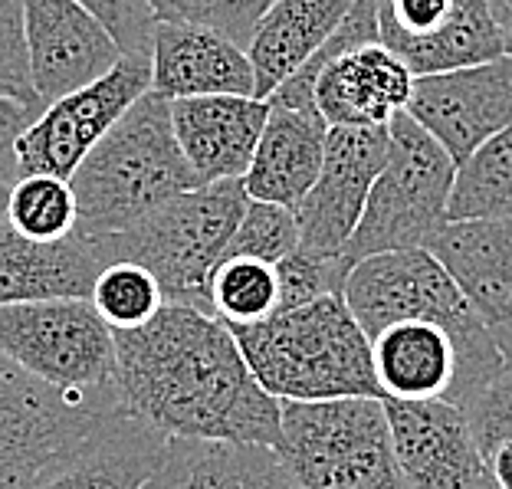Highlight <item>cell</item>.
Masks as SVG:
<instances>
[{"mask_svg":"<svg viewBox=\"0 0 512 489\" xmlns=\"http://www.w3.org/2000/svg\"><path fill=\"white\" fill-rule=\"evenodd\" d=\"M125 411L168 440L276 447L279 407L224 319L168 302L142 329L115 332Z\"/></svg>","mask_w":512,"mask_h":489,"instance_id":"cell-1","label":"cell"},{"mask_svg":"<svg viewBox=\"0 0 512 489\" xmlns=\"http://www.w3.org/2000/svg\"><path fill=\"white\" fill-rule=\"evenodd\" d=\"M256 381L279 401L381 398L371 339L345 293L250 325H230Z\"/></svg>","mask_w":512,"mask_h":489,"instance_id":"cell-2","label":"cell"},{"mask_svg":"<svg viewBox=\"0 0 512 489\" xmlns=\"http://www.w3.org/2000/svg\"><path fill=\"white\" fill-rule=\"evenodd\" d=\"M345 302L368 339L394 322H434L447 329L460 352L457 407H467L506 368L490 325L447 266L424 247L358 260L345 279Z\"/></svg>","mask_w":512,"mask_h":489,"instance_id":"cell-3","label":"cell"},{"mask_svg":"<svg viewBox=\"0 0 512 489\" xmlns=\"http://www.w3.org/2000/svg\"><path fill=\"white\" fill-rule=\"evenodd\" d=\"M76 234H119L148 217L174 194L197 188L171 125V102L148 89L142 99L92 145L73 171Z\"/></svg>","mask_w":512,"mask_h":489,"instance_id":"cell-4","label":"cell"},{"mask_svg":"<svg viewBox=\"0 0 512 489\" xmlns=\"http://www.w3.org/2000/svg\"><path fill=\"white\" fill-rule=\"evenodd\" d=\"M247 184L217 181L174 194L148 217L119 234L86 237L102 266L112 260L142 263L158 276L168 302L211 312V276L247 211Z\"/></svg>","mask_w":512,"mask_h":489,"instance_id":"cell-5","label":"cell"},{"mask_svg":"<svg viewBox=\"0 0 512 489\" xmlns=\"http://www.w3.org/2000/svg\"><path fill=\"white\" fill-rule=\"evenodd\" d=\"M273 453L302 489H411L384 398L283 401Z\"/></svg>","mask_w":512,"mask_h":489,"instance_id":"cell-6","label":"cell"},{"mask_svg":"<svg viewBox=\"0 0 512 489\" xmlns=\"http://www.w3.org/2000/svg\"><path fill=\"white\" fill-rule=\"evenodd\" d=\"M388 132V161L371 184L362 220L342 250L348 263L391 250H430L450 224L447 204L457 161L407 109L388 122Z\"/></svg>","mask_w":512,"mask_h":489,"instance_id":"cell-7","label":"cell"},{"mask_svg":"<svg viewBox=\"0 0 512 489\" xmlns=\"http://www.w3.org/2000/svg\"><path fill=\"white\" fill-rule=\"evenodd\" d=\"M0 348L66 394L122 398L119 348L89 299H40L0 306Z\"/></svg>","mask_w":512,"mask_h":489,"instance_id":"cell-8","label":"cell"},{"mask_svg":"<svg viewBox=\"0 0 512 489\" xmlns=\"http://www.w3.org/2000/svg\"><path fill=\"white\" fill-rule=\"evenodd\" d=\"M115 407L122 398L66 394L33 378L0 348V489H20Z\"/></svg>","mask_w":512,"mask_h":489,"instance_id":"cell-9","label":"cell"},{"mask_svg":"<svg viewBox=\"0 0 512 489\" xmlns=\"http://www.w3.org/2000/svg\"><path fill=\"white\" fill-rule=\"evenodd\" d=\"M151 89V56L125 53L96 83L50 102L23 132L20 174L73 178L92 145Z\"/></svg>","mask_w":512,"mask_h":489,"instance_id":"cell-10","label":"cell"},{"mask_svg":"<svg viewBox=\"0 0 512 489\" xmlns=\"http://www.w3.org/2000/svg\"><path fill=\"white\" fill-rule=\"evenodd\" d=\"M388 125H329L319 178L296 204L299 247L319 256H339L368 204L371 184L388 161Z\"/></svg>","mask_w":512,"mask_h":489,"instance_id":"cell-11","label":"cell"},{"mask_svg":"<svg viewBox=\"0 0 512 489\" xmlns=\"http://www.w3.org/2000/svg\"><path fill=\"white\" fill-rule=\"evenodd\" d=\"M407 112L463 165L512 122V56L503 53L450 73L417 76Z\"/></svg>","mask_w":512,"mask_h":489,"instance_id":"cell-12","label":"cell"},{"mask_svg":"<svg viewBox=\"0 0 512 489\" xmlns=\"http://www.w3.org/2000/svg\"><path fill=\"white\" fill-rule=\"evenodd\" d=\"M384 414L411 489H496L463 407L384 398Z\"/></svg>","mask_w":512,"mask_h":489,"instance_id":"cell-13","label":"cell"},{"mask_svg":"<svg viewBox=\"0 0 512 489\" xmlns=\"http://www.w3.org/2000/svg\"><path fill=\"white\" fill-rule=\"evenodd\" d=\"M23 37L43 106L96 83L125 56L106 23L79 0H23Z\"/></svg>","mask_w":512,"mask_h":489,"instance_id":"cell-14","label":"cell"},{"mask_svg":"<svg viewBox=\"0 0 512 489\" xmlns=\"http://www.w3.org/2000/svg\"><path fill=\"white\" fill-rule=\"evenodd\" d=\"M174 440L115 407L102 421L50 457L20 489H142L168 460Z\"/></svg>","mask_w":512,"mask_h":489,"instance_id":"cell-15","label":"cell"},{"mask_svg":"<svg viewBox=\"0 0 512 489\" xmlns=\"http://www.w3.org/2000/svg\"><path fill=\"white\" fill-rule=\"evenodd\" d=\"M266 102H270V112H266L260 145H256L250 171L243 174V184L256 201H273L296 211L312 181L319 178L329 122L319 112L312 89L293 79L279 83Z\"/></svg>","mask_w":512,"mask_h":489,"instance_id":"cell-16","label":"cell"},{"mask_svg":"<svg viewBox=\"0 0 512 489\" xmlns=\"http://www.w3.org/2000/svg\"><path fill=\"white\" fill-rule=\"evenodd\" d=\"M151 89L161 99L256 96L247 46L201 23L158 20L151 30Z\"/></svg>","mask_w":512,"mask_h":489,"instance_id":"cell-17","label":"cell"},{"mask_svg":"<svg viewBox=\"0 0 512 489\" xmlns=\"http://www.w3.org/2000/svg\"><path fill=\"white\" fill-rule=\"evenodd\" d=\"M414 79L411 66L384 43H358L316 69L312 96L329 125L371 128L407 109Z\"/></svg>","mask_w":512,"mask_h":489,"instance_id":"cell-18","label":"cell"},{"mask_svg":"<svg viewBox=\"0 0 512 489\" xmlns=\"http://www.w3.org/2000/svg\"><path fill=\"white\" fill-rule=\"evenodd\" d=\"M266 112L270 102L256 96L174 99L171 125L197 181H243L260 145Z\"/></svg>","mask_w":512,"mask_h":489,"instance_id":"cell-19","label":"cell"},{"mask_svg":"<svg viewBox=\"0 0 512 489\" xmlns=\"http://www.w3.org/2000/svg\"><path fill=\"white\" fill-rule=\"evenodd\" d=\"M512 365V220H450L430 243Z\"/></svg>","mask_w":512,"mask_h":489,"instance_id":"cell-20","label":"cell"},{"mask_svg":"<svg viewBox=\"0 0 512 489\" xmlns=\"http://www.w3.org/2000/svg\"><path fill=\"white\" fill-rule=\"evenodd\" d=\"M102 260L83 234L30 240L0 224V306L40 299H89Z\"/></svg>","mask_w":512,"mask_h":489,"instance_id":"cell-21","label":"cell"},{"mask_svg":"<svg viewBox=\"0 0 512 489\" xmlns=\"http://www.w3.org/2000/svg\"><path fill=\"white\" fill-rule=\"evenodd\" d=\"M371 362L381 398L450 401L460 378V352L434 322H394L371 339Z\"/></svg>","mask_w":512,"mask_h":489,"instance_id":"cell-22","label":"cell"},{"mask_svg":"<svg viewBox=\"0 0 512 489\" xmlns=\"http://www.w3.org/2000/svg\"><path fill=\"white\" fill-rule=\"evenodd\" d=\"M352 7L355 0H273L247 43L256 99H266L279 83L299 73L335 37Z\"/></svg>","mask_w":512,"mask_h":489,"instance_id":"cell-23","label":"cell"},{"mask_svg":"<svg viewBox=\"0 0 512 489\" xmlns=\"http://www.w3.org/2000/svg\"><path fill=\"white\" fill-rule=\"evenodd\" d=\"M398 56L411 66L414 76H434L496 60V56H503V40H499L496 23L483 0H457L453 17L434 37L407 46Z\"/></svg>","mask_w":512,"mask_h":489,"instance_id":"cell-24","label":"cell"},{"mask_svg":"<svg viewBox=\"0 0 512 489\" xmlns=\"http://www.w3.org/2000/svg\"><path fill=\"white\" fill-rule=\"evenodd\" d=\"M447 220H512V122L457 165Z\"/></svg>","mask_w":512,"mask_h":489,"instance_id":"cell-25","label":"cell"},{"mask_svg":"<svg viewBox=\"0 0 512 489\" xmlns=\"http://www.w3.org/2000/svg\"><path fill=\"white\" fill-rule=\"evenodd\" d=\"M89 302L112 332H128L155 319L168 306V296L158 276L145 270L142 263L112 260L99 270Z\"/></svg>","mask_w":512,"mask_h":489,"instance_id":"cell-26","label":"cell"},{"mask_svg":"<svg viewBox=\"0 0 512 489\" xmlns=\"http://www.w3.org/2000/svg\"><path fill=\"white\" fill-rule=\"evenodd\" d=\"M279 279L276 266L250 260V256H227L211 276V309L227 325L263 322L276 312Z\"/></svg>","mask_w":512,"mask_h":489,"instance_id":"cell-27","label":"cell"},{"mask_svg":"<svg viewBox=\"0 0 512 489\" xmlns=\"http://www.w3.org/2000/svg\"><path fill=\"white\" fill-rule=\"evenodd\" d=\"M76 194L69 178L20 174L10 184V227L30 240H63L76 234Z\"/></svg>","mask_w":512,"mask_h":489,"instance_id":"cell-28","label":"cell"},{"mask_svg":"<svg viewBox=\"0 0 512 489\" xmlns=\"http://www.w3.org/2000/svg\"><path fill=\"white\" fill-rule=\"evenodd\" d=\"M293 250H299L296 214L283 204L256 201V197H250L247 211H243L234 237H230L227 250H224V260L227 256H250V260L276 266Z\"/></svg>","mask_w":512,"mask_h":489,"instance_id":"cell-29","label":"cell"},{"mask_svg":"<svg viewBox=\"0 0 512 489\" xmlns=\"http://www.w3.org/2000/svg\"><path fill=\"white\" fill-rule=\"evenodd\" d=\"M355 263H348L345 256H319L309 250H293L286 260L276 263V279H279V299L276 312L299 309L306 302H316L322 296L345 293L348 270ZM273 312V316H276Z\"/></svg>","mask_w":512,"mask_h":489,"instance_id":"cell-30","label":"cell"},{"mask_svg":"<svg viewBox=\"0 0 512 489\" xmlns=\"http://www.w3.org/2000/svg\"><path fill=\"white\" fill-rule=\"evenodd\" d=\"M151 17L158 20H184L201 23L217 33H224L234 43L247 46L253 37L256 20L273 0H145Z\"/></svg>","mask_w":512,"mask_h":489,"instance_id":"cell-31","label":"cell"},{"mask_svg":"<svg viewBox=\"0 0 512 489\" xmlns=\"http://www.w3.org/2000/svg\"><path fill=\"white\" fill-rule=\"evenodd\" d=\"M0 96L46 109L30 83L27 37H23V0H0Z\"/></svg>","mask_w":512,"mask_h":489,"instance_id":"cell-32","label":"cell"},{"mask_svg":"<svg viewBox=\"0 0 512 489\" xmlns=\"http://www.w3.org/2000/svg\"><path fill=\"white\" fill-rule=\"evenodd\" d=\"M463 411L470 417L473 437H476V444H480L483 457L496 444L512 440V365L499 371Z\"/></svg>","mask_w":512,"mask_h":489,"instance_id":"cell-33","label":"cell"},{"mask_svg":"<svg viewBox=\"0 0 512 489\" xmlns=\"http://www.w3.org/2000/svg\"><path fill=\"white\" fill-rule=\"evenodd\" d=\"M89 7L102 23L109 27L115 43L122 53H145L151 56V30H155V17L145 0H79Z\"/></svg>","mask_w":512,"mask_h":489,"instance_id":"cell-34","label":"cell"},{"mask_svg":"<svg viewBox=\"0 0 512 489\" xmlns=\"http://www.w3.org/2000/svg\"><path fill=\"white\" fill-rule=\"evenodd\" d=\"M243 457L234 444H194L178 489H240Z\"/></svg>","mask_w":512,"mask_h":489,"instance_id":"cell-35","label":"cell"},{"mask_svg":"<svg viewBox=\"0 0 512 489\" xmlns=\"http://www.w3.org/2000/svg\"><path fill=\"white\" fill-rule=\"evenodd\" d=\"M40 112L43 109L27 106V102H20L14 96H0V184H14L20 178L17 145Z\"/></svg>","mask_w":512,"mask_h":489,"instance_id":"cell-36","label":"cell"},{"mask_svg":"<svg viewBox=\"0 0 512 489\" xmlns=\"http://www.w3.org/2000/svg\"><path fill=\"white\" fill-rule=\"evenodd\" d=\"M243 457V480L240 489H302L289 473L273 447H240Z\"/></svg>","mask_w":512,"mask_h":489,"instance_id":"cell-37","label":"cell"},{"mask_svg":"<svg viewBox=\"0 0 512 489\" xmlns=\"http://www.w3.org/2000/svg\"><path fill=\"white\" fill-rule=\"evenodd\" d=\"M191 440H174V447L168 453V460L161 463L158 473H151L142 489H178L181 486V476L184 467H188V457H191Z\"/></svg>","mask_w":512,"mask_h":489,"instance_id":"cell-38","label":"cell"},{"mask_svg":"<svg viewBox=\"0 0 512 489\" xmlns=\"http://www.w3.org/2000/svg\"><path fill=\"white\" fill-rule=\"evenodd\" d=\"M486 467L493 473L496 489H512V440H503L486 453Z\"/></svg>","mask_w":512,"mask_h":489,"instance_id":"cell-39","label":"cell"},{"mask_svg":"<svg viewBox=\"0 0 512 489\" xmlns=\"http://www.w3.org/2000/svg\"><path fill=\"white\" fill-rule=\"evenodd\" d=\"M496 23V33L503 40V53L512 56V0H483Z\"/></svg>","mask_w":512,"mask_h":489,"instance_id":"cell-40","label":"cell"},{"mask_svg":"<svg viewBox=\"0 0 512 489\" xmlns=\"http://www.w3.org/2000/svg\"><path fill=\"white\" fill-rule=\"evenodd\" d=\"M10 220V184H0V224Z\"/></svg>","mask_w":512,"mask_h":489,"instance_id":"cell-41","label":"cell"}]
</instances>
